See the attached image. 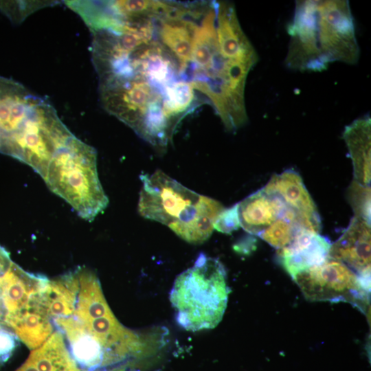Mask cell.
Segmentation results:
<instances>
[{
	"instance_id": "cell-1",
	"label": "cell",
	"mask_w": 371,
	"mask_h": 371,
	"mask_svg": "<svg viewBox=\"0 0 371 371\" xmlns=\"http://www.w3.org/2000/svg\"><path fill=\"white\" fill-rule=\"evenodd\" d=\"M287 31L290 42L285 63L291 69L321 71L334 62L358 60L359 48L348 1H297Z\"/></svg>"
},
{
	"instance_id": "cell-24",
	"label": "cell",
	"mask_w": 371,
	"mask_h": 371,
	"mask_svg": "<svg viewBox=\"0 0 371 371\" xmlns=\"http://www.w3.org/2000/svg\"><path fill=\"white\" fill-rule=\"evenodd\" d=\"M240 221L238 214V203L224 209L214 223V229L225 234H230L239 228Z\"/></svg>"
},
{
	"instance_id": "cell-6",
	"label": "cell",
	"mask_w": 371,
	"mask_h": 371,
	"mask_svg": "<svg viewBox=\"0 0 371 371\" xmlns=\"http://www.w3.org/2000/svg\"><path fill=\"white\" fill-rule=\"evenodd\" d=\"M304 296L310 301L349 302L366 313L370 285L344 263L328 258L319 265L293 278Z\"/></svg>"
},
{
	"instance_id": "cell-2",
	"label": "cell",
	"mask_w": 371,
	"mask_h": 371,
	"mask_svg": "<svg viewBox=\"0 0 371 371\" xmlns=\"http://www.w3.org/2000/svg\"><path fill=\"white\" fill-rule=\"evenodd\" d=\"M229 292L223 264L201 253L194 265L176 278L170 291L177 322L189 331L216 327L223 317Z\"/></svg>"
},
{
	"instance_id": "cell-22",
	"label": "cell",
	"mask_w": 371,
	"mask_h": 371,
	"mask_svg": "<svg viewBox=\"0 0 371 371\" xmlns=\"http://www.w3.org/2000/svg\"><path fill=\"white\" fill-rule=\"evenodd\" d=\"M48 1H0V10L14 21L23 20L38 8L47 5Z\"/></svg>"
},
{
	"instance_id": "cell-5",
	"label": "cell",
	"mask_w": 371,
	"mask_h": 371,
	"mask_svg": "<svg viewBox=\"0 0 371 371\" xmlns=\"http://www.w3.org/2000/svg\"><path fill=\"white\" fill-rule=\"evenodd\" d=\"M139 214L170 229L190 221L196 212L200 194L160 170L140 175Z\"/></svg>"
},
{
	"instance_id": "cell-27",
	"label": "cell",
	"mask_w": 371,
	"mask_h": 371,
	"mask_svg": "<svg viewBox=\"0 0 371 371\" xmlns=\"http://www.w3.org/2000/svg\"><path fill=\"white\" fill-rule=\"evenodd\" d=\"M0 149H1V137H0Z\"/></svg>"
},
{
	"instance_id": "cell-3",
	"label": "cell",
	"mask_w": 371,
	"mask_h": 371,
	"mask_svg": "<svg viewBox=\"0 0 371 371\" xmlns=\"http://www.w3.org/2000/svg\"><path fill=\"white\" fill-rule=\"evenodd\" d=\"M43 180L82 218L91 221L107 207L94 148L76 136L50 161Z\"/></svg>"
},
{
	"instance_id": "cell-7",
	"label": "cell",
	"mask_w": 371,
	"mask_h": 371,
	"mask_svg": "<svg viewBox=\"0 0 371 371\" xmlns=\"http://www.w3.org/2000/svg\"><path fill=\"white\" fill-rule=\"evenodd\" d=\"M52 322L80 371H107L105 368L110 365L104 348L77 316L56 317Z\"/></svg>"
},
{
	"instance_id": "cell-4",
	"label": "cell",
	"mask_w": 371,
	"mask_h": 371,
	"mask_svg": "<svg viewBox=\"0 0 371 371\" xmlns=\"http://www.w3.org/2000/svg\"><path fill=\"white\" fill-rule=\"evenodd\" d=\"M74 137L49 102L35 95L17 131L1 137L0 152L27 164L43 179L52 159Z\"/></svg>"
},
{
	"instance_id": "cell-9",
	"label": "cell",
	"mask_w": 371,
	"mask_h": 371,
	"mask_svg": "<svg viewBox=\"0 0 371 371\" xmlns=\"http://www.w3.org/2000/svg\"><path fill=\"white\" fill-rule=\"evenodd\" d=\"M370 223L354 216L330 245L329 258L344 263L359 276L370 274Z\"/></svg>"
},
{
	"instance_id": "cell-16",
	"label": "cell",
	"mask_w": 371,
	"mask_h": 371,
	"mask_svg": "<svg viewBox=\"0 0 371 371\" xmlns=\"http://www.w3.org/2000/svg\"><path fill=\"white\" fill-rule=\"evenodd\" d=\"M78 281L76 270L49 280L36 296L37 302L52 319L74 315Z\"/></svg>"
},
{
	"instance_id": "cell-20",
	"label": "cell",
	"mask_w": 371,
	"mask_h": 371,
	"mask_svg": "<svg viewBox=\"0 0 371 371\" xmlns=\"http://www.w3.org/2000/svg\"><path fill=\"white\" fill-rule=\"evenodd\" d=\"M300 229L287 219L279 217L258 236L278 249L286 247Z\"/></svg>"
},
{
	"instance_id": "cell-12",
	"label": "cell",
	"mask_w": 371,
	"mask_h": 371,
	"mask_svg": "<svg viewBox=\"0 0 371 371\" xmlns=\"http://www.w3.org/2000/svg\"><path fill=\"white\" fill-rule=\"evenodd\" d=\"M284 206L280 198L260 190L238 203L240 226L250 234L259 236L280 216Z\"/></svg>"
},
{
	"instance_id": "cell-26",
	"label": "cell",
	"mask_w": 371,
	"mask_h": 371,
	"mask_svg": "<svg viewBox=\"0 0 371 371\" xmlns=\"http://www.w3.org/2000/svg\"><path fill=\"white\" fill-rule=\"evenodd\" d=\"M1 277H0V323H5L6 317L8 316L7 311L5 308L1 293Z\"/></svg>"
},
{
	"instance_id": "cell-18",
	"label": "cell",
	"mask_w": 371,
	"mask_h": 371,
	"mask_svg": "<svg viewBox=\"0 0 371 371\" xmlns=\"http://www.w3.org/2000/svg\"><path fill=\"white\" fill-rule=\"evenodd\" d=\"M224 209L220 202L201 195L197 210L193 218L170 229L188 243L201 244L210 238L214 230V223Z\"/></svg>"
},
{
	"instance_id": "cell-21",
	"label": "cell",
	"mask_w": 371,
	"mask_h": 371,
	"mask_svg": "<svg viewBox=\"0 0 371 371\" xmlns=\"http://www.w3.org/2000/svg\"><path fill=\"white\" fill-rule=\"evenodd\" d=\"M347 195L355 216L370 223V187L353 180Z\"/></svg>"
},
{
	"instance_id": "cell-11",
	"label": "cell",
	"mask_w": 371,
	"mask_h": 371,
	"mask_svg": "<svg viewBox=\"0 0 371 371\" xmlns=\"http://www.w3.org/2000/svg\"><path fill=\"white\" fill-rule=\"evenodd\" d=\"M49 281L45 276L24 271L12 262L1 280L2 299L8 319L24 309L32 298L40 293Z\"/></svg>"
},
{
	"instance_id": "cell-14",
	"label": "cell",
	"mask_w": 371,
	"mask_h": 371,
	"mask_svg": "<svg viewBox=\"0 0 371 371\" xmlns=\"http://www.w3.org/2000/svg\"><path fill=\"white\" fill-rule=\"evenodd\" d=\"M343 138L352 159L354 180L369 186L371 179V120L359 118L348 125Z\"/></svg>"
},
{
	"instance_id": "cell-19",
	"label": "cell",
	"mask_w": 371,
	"mask_h": 371,
	"mask_svg": "<svg viewBox=\"0 0 371 371\" xmlns=\"http://www.w3.org/2000/svg\"><path fill=\"white\" fill-rule=\"evenodd\" d=\"M38 371H80L71 357L63 334L56 330L27 359Z\"/></svg>"
},
{
	"instance_id": "cell-15",
	"label": "cell",
	"mask_w": 371,
	"mask_h": 371,
	"mask_svg": "<svg viewBox=\"0 0 371 371\" xmlns=\"http://www.w3.org/2000/svg\"><path fill=\"white\" fill-rule=\"evenodd\" d=\"M185 16L160 20L158 30L161 44L177 60L183 75L191 62L193 41L198 25L194 20L185 19Z\"/></svg>"
},
{
	"instance_id": "cell-8",
	"label": "cell",
	"mask_w": 371,
	"mask_h": 371,
	"mask_svg": "<svg viewBox=\"0 0 371 371\" xmlns=\"http://www.w3.org/2000/svg\"><path fill=\"white\" fill-rule=\"evenodd\" d=\"M262 190L278 196L293 210L303 228L319 234L321 221L316 205L298 173L288 170L274 175Z\"/></svg>"
},
{
	"instance_id": "cell-10",
	"label": "cell",
	"mask_w": 371,
	"mask_h": 371,
	"mask_svg": "<svg viewBox=\"0 0 371 371\" xmlns=\"http://www.w3.org/2000/svg\"><path fill=\"white\" fill-rule=\"evenodd\" d=\"M330 243L326 237L306 229L297 231L286 247L278 249L280 262L292 278L323 263L329 258Z\"/></svg>"
},
{
	"instance_id": "cell-13",
	"label": "cell",
	"mask_w": 371,
	"mask_h": 371,
	"mask_svg": "<svg viewBox=\"0 0 371 371\" xmlns=\"http://www.w3.org/2000/svg\"><path fill=\"white\" fill-rule=\"evenodd\" d=\"M6 324L30 349L43 345L54 330L52 319L36 300L32 298L22 311L10 317Z\"/></svg>"
},
{
	"instance_id": "cell-25",
	"label": "cell",
	"mask_w": 371,
	"mask_h": 371,
	"mask_svg": "<svg viewBox=\"0 0 371 371\" xmlns=\"http://www.w3.org/2000/svg\"><path fill=\"white\" fill-rule=\"evenodd\" d=\"M12 262L8 252L0 245V277L6 273Z\"/></svg>"
},
{
	"instance_id": "cell-17",
	"label": "cell",
	"mask_w": 371,
	"mask_h": 371,
	"mask_svg": "<svg viewBox=\"0 0 371 371\" xmlns=\"http://www.w3.org/2000/svg\"><path fill=\"white\" fill-rule=\"evenodd\" d=\"M78 289L74 315L85 322L112 313L94 273L85 267L76 269Z\"/></svg>"
},
{
	"instance_id": "cell-23",
	"label": "cell",
	"mask_w": 371,
	"mask_h": 371,
	"mask_svg": "<svg viewBox=\"0 0 371 371\" xmlns=\"http://www.w3.org/2000/svg\"><path fill=\"white\" fill-rule=\"evenodd\" d=\"M19 341L15 333L0 323V365L10 359L19 345Z\"/></svg>"
}]
</instances>
